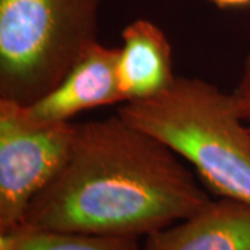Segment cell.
Instances as JSON below:
<instances>
[{
	"instance_id": "obj_1",
	"label": "cell",
	"mask_w": 250,
	"mask_h": 250,
	"mask_svg": "<svg viewBox=\"0 0 250 250\" xmlns=\"http://www.w3.org/2000/svg\"><path fill=\"white\" fill-rule=\"evenodd\" d=\"M210 200L177 153L117 113L77 124L68 161L31 202L22 224L139 239Z\"/></svg>"
},
{
	"instance_id": "obj_2",
	"label": "cell",
	"mask_w": 250,
	"mask_h": 250,
	"mask_svg": "<svg viewBox=\"0 0 250 250\" xmlns=\"http://www.w3.org/2000/svg\"><path fill=\"white\" fill-rule=\"evenodd\" d=\"M117 113L187 160L207 190L250 205V125L232 93L197 77H175L167 89L125 102Z\"/></svg>"
},
{
	"instance_id": "obj_3",
	"label": "cell",
	"mask_w": 250,
	"mask_h": 250,
	"mask_svg": "<svg viewBox=\"0 0 250 250\" xmlns=\"http://www.w3.org/2000/svg\"><path fill=\"white\" fill-rule=\"evenodd\" d=\"M103 0H0V98L32 104L99 35Z\"/></svg>"
},
{
	"instance_id": "obj_4",
	"label": "cell",
	"mask_w": 250,
	"mask_h": 250,
	"mask_svg": "<svg viewBox=\"0 0 250 250\" xmlns=\"http://www.w3.org/2000/svg\"><path fill=\"white\" fill-rule=\"evenodd\" d=\"M77 124L38 123L25 104L0 98V232L24 223L31 202L62 170Z\"/></svg>"
},
{
	"instance_id": "obj_5",
	"label": "cell",
	"mask_w": 250,
	"mask_h": 250,
	"mask_svg": "<svg viewBox=\"0 0 250 250\" xmlns=\"http://www.w3.org/2000/svg\"><path fill=\"white\" fill-rule=\"evenodd\" d=\"M118 53V47L100 42L90 46L53 90L25 104L29 117L38 123H65L85 110L125 103L117 75Z\"/></svg>"
},
{
	"instance_id": "obj_6",
	"label": "cell",
	"mask_w": 250,
	"mask_h": 250,
	"mask_svg": "<svg viewBox=\"0 0 250 250\" xmlns=\"http://www.w3.org/2000/svg\"><path fill=\"white\" fill-rule=\"evenodd\" d=\"M142 250H250V205L218 197L146 236Z\"/></svg>"
},
{
	"instance_id": "obj_7",
	"label": "cell",
	"mask_w": 250,
	"mask_h": 250,
	"mask_svg": "<svg viewBox=\"0 0 250 250\" xmlns=\"http://www.w3.org/2000/svg\"><path fill=\"white\" fill-rule=\"evenodd\" d=\"M118 47L117 75L125 102L152 98L175 80L172 47L164 31L149 20H136L124 28Z\"/></svg>"
},
{
	"instance_id": "obj_8",
	"label": "cell",
	"mask_w": 250,
	"mask_h": 250,
	"mask_svg": "<svg viewBox=\"0 0 250 250\" xmlns=\"http://www.w3.org/2000/svg\"><path fill=\"white\" fill-rule=\"evenodd\" d=\"M0 250H141L138 238L104 236L21 224L0 232Z\"/></svg>"
},
{
	"instance_id": "obj_9",
	"label": "cell",
	"mask_w": 250,
	"mask_h": 250,
	"mask_svg": "<svg viewBox=\"0 0 250 250\" xmlns=\"http://www.w3.org/2000/svg\"><path fill=\"white\" fill-rule=\"evenodd\" d=\"M232 96L239 116L250 125V52L245 59L242 75L232 90Z\"/></svg>"
},
{
	"instance_id": "obj_10",
	"label": "cell",
	"mask_w": 250,
	"mask_h": 250,
	"mask_svg": "<svg viewBox=\"0 0 250 250\" xmlns=\"http://www.w3.org/2000/svg\"><path fill=\"white\" fill-rule=\"evenodd\" d=\"M213 4L221 7V9H229V7H245L249 6L250 0H207Z\"/></svg>"
}]
</instances>
